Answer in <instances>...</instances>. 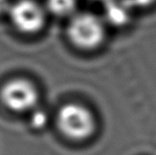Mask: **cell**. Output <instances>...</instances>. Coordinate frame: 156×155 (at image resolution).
<instances>
[{
  "mask_svg": "<svg viewBox=\"0 0 156 155\" xmlns=\"http://www.w3.org/2000/svg\"><path fill=\"white\" fill-rule=\"evenodd\" d=\"M67 35L74 46L91 50L104 41L105 27L103 21L92 13H80L71 18L67 27Z\"/></svg>",
  "mask_w": 156,
  "mask_h": 155,
  "instance_id": "6da1fadb",
  "label": "cell"
},
{
  "mask_svg": "<svg viewBox=\"0 0 156 155\" xmlns=\"http://www.w3.org/2000/svg\"><path fill=\"white\" fill-rule=\"evenodd\" d=\"M57 125L66 137L73 140H83L93 133L95 120L92 113L83 106L67 104L57 114Z\"/></svg>",
  "mask_w": 156,
  "mask_h": 155,
  "instance_id": "7a4b0ae2",
  "label": "cell"
},
{
  "mask_svg": "<svg viewBox=\"0 0 156 155\" xmlns=\"http://www.w3.org/2000/svg\"><path fill=\"white\" fill-rule=\"evenodd\" d=\"M0 97L6 108L18 113L34 110L39 101V94L35 86L24 79L7 82L2 88Z\"/></svg>",
  "mask_w": 156,
  "mask_h": 155,
  "instance_id": "3957f363",
  "label": "cell"
},
{
  "mask_svg": "<svg viewBox=\"0 0 156 155\" xmlns=\"http://www.w3.org/2000/svg\"><path fill=\"white\" fill-rule=\"evenodd\" d=\"M8 14L16 29L25 34L39 32L46 21L44 9L33 0H19L11 4Z\"/></svg>",
  "mask_w": 156,
  "mask_h": 155,
  "instance_id": "277c9868",
  "label": "cell"
},
{
  "mask_svg": "<svg viewBox=\"0 0 156 155\" xmlns=\"http://www.w3.org/2000/svg\"><path fill=\"white\" fill-rule=\"evenodd\" d=\"M103 4L105 19L113 26L122 27L129 22L131 9L124 0H105Z\"/></svg>",
  "mask_w": 156,
  "mask_h": 155,
  "instance_id": "5b68a950",
  "label": "cell"
},
{
  "mask_svg": "<svg viewBox=\"0 0 156 155\" xmlns=\"http://www.w3.org/2000/svg\"><path fill=\"white\" fill-rule=\"evenodd\" d=\"M48 11L55 16H67L74 12L76 0H47Z\"/></svg>",
  "mask_w": 156,
  "mask_h": 155,
  "instance_id": "8992f818",
  "label": "cell"
},
{
  "mask_svg": "<svg viewBox=\"0 0 156 155\" xmlns=\"http://www.w3.org/2000/svg\"><path fill=\"white\" fill-rule=\"evenodd\" d=\"M47 115L43 111H36L32 116L31 125L34 129H43L47 124Z\"/></svg>",
  "mask_w": 156,
  "mask_h": 155,
  "instance_id": "52a82bcc",
  "label": "cell"
},
{
  "mask_svg": "<svg viewBox=\"0 0 156 155\" xmlns=\"http://www.w3.org/2000/svg\"><path fill=\"white\" fill-rule=\"evenodd\" d=\"M131 10L134 8L148 7L155 2V0H124Z\"/></svg>",
  "mask_w": 156,
  "mask_h": 155,
  "instance_id": "ba28073f",
  "label": "cell"
},
{
  "mask_svg": "<svg viewBox=\"0 0 156 155\" xmlns=\"http://www.w3.org/2000/svg\"><path fill=\"white\" fill-rule=\"evenodd\" d=\"M11 3L9 0H0V15L6 14L9 12Z\"/></svg>",
  "mask_w": 156,
  "mask_h": 155,
  "instance_id": "9c48e42d",
  "label": "cell"
},
{
  "mask_svg": "<svg viewBox=\"0 0 156 155\" xmlns=\"http://www.w3.org/2000/svg\"><path fill=\"white\" fill-rule=\"evenodd\" d=\"M99 1H102V2H103V1H105V0H99Z\"/></svg>",
  "mask_w": 156,
  "mask_h": 155,
  "instance_id": "30bf717a",
  "label": "cell"
}]
</instances>
